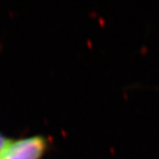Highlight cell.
<instances>
[{
  "mask_svg": "<svg viewBox=\"0 0 159 159\" xmlns=\"http://www.w3.org/2000/svg\"><path fill=\"white\" fill-rule=\"evenodd\" d=\"M46 142L41 137H30L11 142L1 159H40Z\"/></svg>",
  "mask_w": 159,
  "mask_h": 159,
  "instance_id": "1",
  "label": "cell"
},
{
  "mask_svg": "<svg viewBox=\"0 0 159 159\" xmlns=\"http://www.w3.org/2000/svg\"><path fill=\"white\" fill-rule=\"evenodd\" d=\"M11 142L12 141H10V140L6 139L5 137H3V136L0 135V159H1L2 155L4 154L5 151L7 150V148Z\"/></svg>",
  "mask_w": 159,
  "mask_h": 159,
  "instance_id": "2",
  "label": "cell"
}]
</instances>
